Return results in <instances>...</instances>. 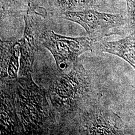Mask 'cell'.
<instances>
[{
  "label": "cell",
  "instance_id": "6da1fadb",
  "mask_svg": "<svg viewBox=\"0 0 135 135\" xmlns=\"http://www.w3.org/2000/svg\"><path fill=\"white\" fill-rule=\"evenodd\" d=\"M46 93L57 116L59 135H65L79 113L99 100L92 78L81 62L68 72H59Z\"/></svg>",
  "mask_w": 135,
  "mask_h": 135
},
{
  "label": "cell",
  "instance_id": "7a4b0ae2",
  "mask_svg": "<svg viewBox=\"0 0 135 135\" xmlns=\"http://www.w3.org/2000/svg\"><path fill=\"white\" fill-rule=\"evenodd\" d=\"M16 106L21 134L59 135L56 113L46 91L32 76L15 79Z\"/></svg>",
  "mask_w": 135,
  "mask_h": 135
},
{
  "label": "cell",
  "instance_id": "3957f363",
  "mask_svg": "<svg viewBox=\"0 0 135 135\" xmlns=\"http://www.w3.org/2000/svg\"><path fill=\"white\" fill-rule=\"evenodd\" d=\"M40 41L52 54L58 72H68L77 66L82 54L94 50L96 40L90 37H68L45 31L40 36Z\"/></svg>",
  "mask_w": 135,
  "mask_h": 135
},
{
  "label": "cell",
  "instance_id": "277c9868",
  "mask_svg": "<svg viewBox=\"0 0 135 135\" xmlns=\"http://www.w3.org/2000/svg\"><path fill=\"white\" fill-rule=\"evenodd\" d=\"M120 118L99 100L81 111L65 135H113L122 133Z\"/></svg>",
  "mask_w": 135,
  "mask_h": 135
},
{
  "label": "cell",
  "instance_id": "5b68a950",
  "mask_svg": "<svg viewBox=\"0 0 135 135\" xmlns=\"http://www.w3.org/2000/svg\"><path fill=\"white\" fill-rule=\"evenodd\" d=\"M60 18L80 25L89 37L97 41L119 34L118 29L125 24V20L121 15L103 13L95 10L68 11L60 15Z\"/></svg>",
  "mask_w": 135,
  "mask_h": 135
},
{
  "label": "cell",
  "instance_id": "8992f818",
  "mask_svg": "<svg viewBox=\"0 0 135 135\" xmlns=\"http://www.w3.org/2000/svg\"><path fill=\"white\" fill-rule=\"evenodd\" d=\"M1 135L21 134L16 106L15 79L1 81Z\"/></svg>",
  "mask_w": 135,
  "mask_h": 135
},
{
  "label": "cell",
  "instance_id": "52a82bcc",
  "mask_svg": "<svg viewBox=\"0 0 135 135\" xmlns=\"http://www.w3.org/2000/svg\"><path fill=\"white\" fill-rule=\"evenodd\" d=\"M25 29L23 38L19 41L20 60L18 77L32 76L35 54L38 49V41L40 36L32 22L25 17Z\"/></svg>",
  "mask_w": 135,
  "mask_h": 135
},
{
  "label": "cell",
  "instance_id": "ba28073f",
  "mask_svg": "<svg viewBox=\"0 0 135 135\" xmlns=\"http://www.w3.org/2000/svg\"><path fill=\"white\" fill-rule=\"evenodd\" d=\"M20 60L19 41L1 42V81L16 79L18 76Z\"/></svg>",
  "mask_w": 135,
  "mask_h": 135
},
{
  "label": "cell",
  "instance_id": "9c48e42d",
  "mask_svg": "<svg viewBox=\"0 0 135 135\" xmlns=\"http://www.w3.org/2000/svg\"><path fill=\"white\" fill-rule=\"evenodd\" d=\"M95 49L122 58L135 70V30L129 36L118 41L96 42Z\"/></svg>",
  "mask_w": 135,
  "mask_h": 135
},
{
  "label": "cell",
  "instance_id": "30bf717a",
  "mask_svg": "<svg viewBox=\"0 0 135 135\" xmlns=\"http://www.w3.org/2000/svg\"><path fill=\"white\" fill-rule=\"evenodd\" d=\"M58 4L65 9H74L91 6L93 0H57Z\"/></svg>",
  "mask_w": 135,
  "mask_h": 135
},
{
  "label": "cell",
  "instance_id": "8fae6325",
  "mask_svg": "<svg viewBox=\"0 0 135 135\" xmlns=\"http://www.w3.org/2000/svg\"><path fill=\"white\" fill-rule=\"evenodd\" d=\"M126 3L129 20L130 23L135 24V0H126Z\"/></svg>",
  "mask_w": 135,
  "mask_h": 135
}]
</instances>
